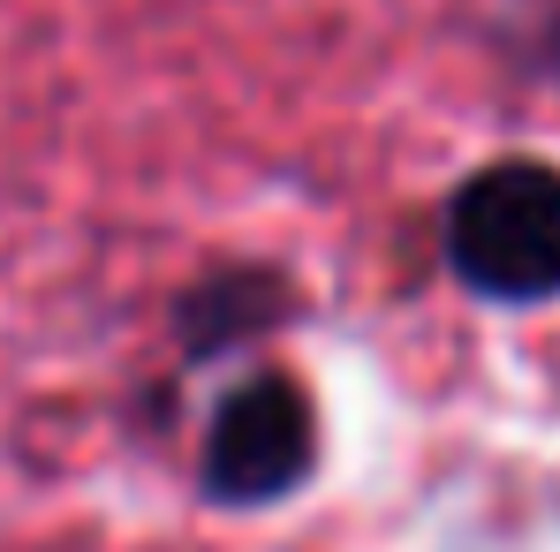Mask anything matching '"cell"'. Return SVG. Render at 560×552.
Here are the masks:
<instances>
[{
    "instance_id": "7a4b0ae2",
    "label": "cell",
    "mask_w": 560,
    "mask_h": 552,
    "mask_svg": "<svg viewBox=\"0 0 560 552\" xmlns=\"http://www.w3.org/2000/svg\"><path fill=\"white\" fill-rule=\"evenodd\" d=\"M311 455H318L311 401L288 378H250L220 401V416L205 432V492L212 500H280L303 484Z\"/></svg>"
},
{
    "instance_id": "6da1fadb",
    "label": "cell",
    "mask_w": 560,
    "mask_h": 552,
    "mask_svg": "<svg viewBox=\"0 0 560 552\" xmlns=\"http://www.w3.org/2000/svg\"><path fill=\"white\" fill-rule=\"evenodd\" d=\"M447 258L492 303L560 295V167L546 160L477 167L447 204Z\"/></svg>"
}]
</instances>
